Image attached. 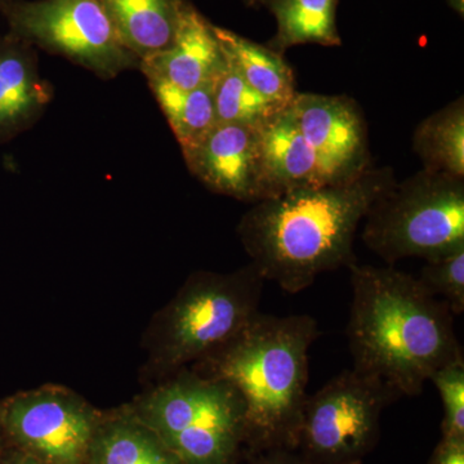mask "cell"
I'll use <instances>...</instances> for the list:
<instances>
[{"mask_svg": "<svg viewBox=\"0 0 464 464\" xmlns=\"http://www.w3.org/2000/svg\"><path fill=\"white\" fill-rule=\"evenodd\" d=\"M395 181L392 168L372 166L348 182L259 200L241 217V244L265 280L295 295L320 275L356 264L359 226Z\"/></svg>", "mask_w": 464, "mask_h": 464, "instance_id": "obj_1", "label": "cell"}, {"mask_svg": "<svg viewBox=\"0 0 464 464\" xmlns=\"http://www.w3.org/2000/svg\"><path fill=\"white\" fill-rule=\"evenodd\" d=\"M346 329L353 368L402 396L420 395L442 366L463 357L453 314L418 277L389 267L351 265Z\"/></svg>", "mask_w": 464, "mask_h": 464, "instance_id": "obj_2", "label": "cell"}, {"mask_svg": "<svg viewBox=\"0 0 464 464\" xmlns=\"http://www.w3.org/2000/svg\"><path fill=\"white\" fill-rule=\"evenodd\" d=\"M319 334L313 316L258 313L194 371L226 381L239 392L246 439L261 448L295 445L308 396V351Z\"/></svg>", "mask_w": 464, "mask_h": 464, "instance_id": "obj_3", "label": "cell"}, {"mask_svg": "<svg viewBox=\"0 0 464 464\" xmlns=\"http://www.w3.org/2000/svg\"><path fill=\"white\" fill-rule=\"evenodd\" d=\"M130 411L181 464H231L246 439V405L235 387L186 368Z\"/></svg>", "mask_w": 464, "mask_h": 464, "instance_id": "obj_4", "label": "cell"}, {"mask_svg": "<svg viewBox=\"0 0 464 464\" xmlns=\"http://www.w3.org/2000/svg\"><path fill=\"white\" fill-rule=\"evenodd\" d=\"M265 282L252 264L231 274L192 275L159 316L155 365L174 374L230 341L259 313Z\"/></svg>", "mask_w": 464, "mask_h": 464, "instance_id": "obj_5", "label": "cell"}, {"mask_svg": "<svg viewBox=\"0 0 464 464\" xmlns=\"http://www.w3.org/2000/svg\"><path fill=\"white\" fill-rule=\"evenodd\" d=\"M362 241L387 264L464 246V179L423 169L395 181L369 208Z\"/></svg>", "mask_w": 464, "mask_h": 464, "instance_id": "obj_6", "label": "cell"}, {"mask_svg": "<svg viewBox=\"0 0 464 464\" xmlns=\"http://www.w3.org/2000/svg\"><path fill=\"white\" fill-rule=\"evenodd\" d=\"M0 14L8 33L103 81L140 69L100 0H11L0 3Z\"/></svg>", "mask_w": 464, "mask_h": 464, "instance_id": "obj_7", "label": "cell"}, {"mask_svg": "<svg viewBox=\"0 0 464 464\" xmlns=\"http://www.w3.org/2000/svg\"><path fill=\"white\" fill-rule=\"evenodd\" d=\"M399 399L373 377L342 372L307 396L295 444L314 464H357L377 440L382 411Z\"/></svg>", "mask_w": 464, "mask_h": 464, "instance_id": "obj_8", "label": "cell"}, {"mask_svg": "<svg viewBox=\"0 0 464 464\" xmlns=\"http://www.w3.org/2000/svg\"><path fill=\"white\" fill-rule=\"evenodd\" d=\"M101 415L72 391H26L0 405V429L14 447L50 464H85Z\"/></svg>", "mask_w": 464, "mask_h": 464, "instance_id": "obj_9", "label": "cell"}, {"mask_svg": "<svg viewBox=\"0 0 464 464\" xmlns=\"http://www.w3.org/2000/svg\"><path fill=\"white\" fill-rule=\"evenodd\" d=\"M290 108L315 155L324 185L351 181L373 166L368 125L355 100L343 94L297 93Z\"/></svg>", "mask_w": 464, "mask_h": 464, "instance_id": "obj_10", "label": "cell"}, {"mask_svg": "<svg viewBox=\"0 0 464 464\" xmlns=\"http://www.w3.org/2000/svg\"><path fill=\"white\" fill-rule=\"evenodd\" d=\"M261 128L216 123L199 141L181 149L186 166L210 191L257 203L262 198Z\"/></svg>", "mask_w": 464, "mask_h": 464, "instance_id": "obj_11", "label": "cell"}, {"mask_svg": "<svg viewBox=\"0 0 464 464\" xmlns=\"http://www.w3.org/2000/svg\"><path fill=\"white\" fill-rule=\"evenodd\" d=\"M225 63L215 25L191 2L181 0L172 42L142 60L139 70L148 82H164L188 91L212 83Z\"/></svg>", "mask_w": 464, "mask_h": 464, "instance_id": "obj_12", "label": "cell"}, {"mask_svg": "<svg viewBox=\"0 0 464 464\" xmlns=\"http://www.w3.org/2000/svg\"><path fill=\"white\" fill-rule=\"evenodd\" d=\"M53 90L42 78L35 48L14 34L0 35V143L32 128L50 105Z\"/></svg>", "mask_w": 464, "mask_h": 464, "instance_id": "obj_13", "label": "cell"}, {"mask_svg": "<svg viewBox=\"0 0 464 464\" xmlns=\"http://www.w3.org/2000/svg\"><path fill=\"white\" fill-rule=\"evenodd\" d=\"M262 198L323 186L313 150L289 106L261 128Z\"/></svg>", "mask_w": 464, "mask_h": 464, "instance_id": "obj_14", "label": "cell"}, {"mask_svg": "<svg viewBox=\"0 0 464 464\" xmlns=\"http://www.w3.org/2000/svg\"><path fill=\"white\" fill-rule=\"evenodd\" d=\"M215 33L226 61L253 90L282 108L293 102L298 93L295 72L283 54L225 27L215 25Z\"/></svg>", "mask_w": 464, "mask_h": 464, "instance_id": "obj_15", "label": "cell"}, {"mask_svg": "<svg viewBox=\"0 0 464 464\" xmlns=\"http://www.w3.org/2000/svg\"><path fill=\"white\" fill-rule=\"evenodd\" d=\"M125 47L145 58L172 42L181 0H100Z\"/></svg>", "mask_w": 464, "mask_h": 464, "instance_id": "obj_16", "label": "cell"}, {"mask_svg": "<svg viewBox=\"0 0 464 464\" xmlns=\"http://www.w3.org/2000/svg\"><path fill=\"white\" fill-rule=\"evenodd\" d=\"M85 464H181L130 411L100 418Z\"/></svg>", "mask_w": 464, "mask_h": 464, "instance_id": "obj_17", "label": "cell"}, {"mask_svg": "<svg viewBox=\"0 0 464 464\" xmlns=\"http://www.w3.org/2000/svg\"><path fill=\"white\" fill-rule=\"evenodd\" d=\"M276 33L266 45L279 54L304 44L341 47L338 0H268Z\"/></svg>", "mask_w": 464, "mask_h": 464, "instance_id": "obj_18", "label": "cell"}, {"mask_svg": "<svg viewBox=\"0 0 464 464\" xmlns=\"http://www.w3.org/2000/svg\"><path fill=\"white\" fill-rule=\"evenodd\" d=\"M413 149L423 169L464 179V100L448 103L418 125Z\"/></svg>", "mask_w": 464, "mask_h": 464, "instance_id": "obj_19", "label": "cell"}, {"mask_svg": "<svg viewBox=\"0 0 464 464\" xmlns=\"http://www.w3.org/2000/svg\"><path fill=\"white\" fill-rule=\"evenodd\" d=\"M148 84L179 148H188L199 141L201 137L215 127L217 119L213 82L188 91L159 81H149Z\"/></svg>", "mask_w": 464, "mask_h": 464, "instance_id": "obj_20", "label": "cell"}, {"mask_svg": "<svg viewBox=\"0 0 464 464\" xmlns=\"http://www.w3.org/2000/svg\"><path fill=\"white\" fill-rule=\"evenodd\" d=\"M213 99L217 123L261 128L285 109L253 90L227 61L213 81Z\"/></svg>", "mask_w": 464, "mask_h": 464, "instance_id": "obj_21", "label": "cell"}, {"mask_svg": "<svg viewBox=\"0 0 464 464\" xmlns=\"http://www.w3.org/2000/svg\"><path fill=\"white\" fill-rule=\"evenodd\" d=\"M423 288L450 308L453 315L464 313V246L427 259L418 277Z\"/></svg>", "mask_w": 464, "mask_h": 464, "instance_id": "obj_22", "label": "cell"}, {"mask_svg": "<svg viewBox=\"0 0 464 464\" xmlns=\"http://www.w3.org/2000/svg\"><path fill=\"white\" fill-rule=\"evenodd\" d=\"M430 382L444 405V438L464 439V357L440 368Z\"/></svg>", "mask_w": 464, "mask_h": 464, "instance_id": "obj_23", "label": "cell"}, {"mask_svg": "<svg viewBox=\"0 0 464 464\" xmlns=\"http://www.w3.org/2000/svg\"><path fill=\"white\" fill-rule=\"evenodd\" d=\"M431 464H464V439L444 438L433 454Z\"/></svg>", "mask_w": 464, "mask_h": 464, "instance_id": "obj_24", "label": "cell"}, {"mask_svg": "<svg viewBox=\"0 0 464 464\" xmlns=\"http://www.w3.org/2000/svg\"><path fill=\"white\" fill-rule=\"evenodd\" d=\"M256 464H314L311 463L310 460H307L306 458H295L290 456L289 453L284 451L283 449L276 448V450H274L273 453H270V456L262 458L261 460H258Z\"/></svg>", "mask_w": 464, "mask_h": 464, "instance_id": "obj_25", "label": "cell"}, {"mask_svg": "<svg viewBox=\"0 0 464 464\" xmlns=\"http://www.w3.org/2000/svg\"><path fill=\"white\" fill-rule=\"evenodd\" d=\"M0 464H50L43 462L39 458L26 453V451L20 450L14 448V450L9 451L5 456L0 457Z\"/></svg>", "mask_w": 464, "mask_h": 464, "instance_id": "obj_26", "label": "cell"}, {"mask_svg": "<svg viewBox=\"0 0 464 464\" xmlns=\"http://www.w3.org/2000/svg\"><path fill=\"white\" fill-rule=\"evenodd\" d=\"M449 7L460 18L464 17V0H447Z\"/></svg>", "mask_w": 464, "mask_h": 464, "instance_id": "obj_27", "label": "cell"}, {"mask_svg": "<svg viewBox=\"0 0 464 464\" xmlns=\"http://www.w3.org/2000/svg\"><path fill=\"white\" fill-rule=\"evenodd\" d=\"M241 3L246 5L249 8H265V5H267L268 0H240Z\"/></svg>", "mask_w": 464, "mask_h": 464, "instance_id": "obj_28", "label": "cell"}, {"mask_svg": "<svg viewBox=\"0 0 464 464\" xmlns=\"http://www.w3.org/2000/svg\"><path fill=\"white\" fill-rule=\"evenodd\" d=\"M11 2V0H0V3Z\"/></svg>", "mask_w": 464, "mask_h": 464, "instance_id": "obj_29", "label": "cell"}, {"mask_svg": "<svg viewBox=\"0 0 464 464\" xmlns=\"http://www.w3.org/2000/svg\"><path fill=\"white\" fill-rule=\"evenodd\" d=\"M2 433H3L2 429H0V440H2Z\"/></svg>", "mask_w": 464, "mask_h": 464, "instance_id": "obj_30", "label": "cell"}]
</instances>
